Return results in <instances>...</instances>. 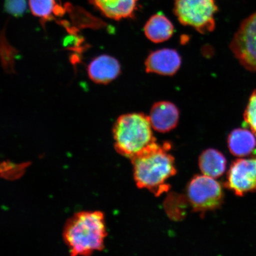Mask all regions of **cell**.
Listing matches in <instances>:
<instances>
[{"label": "cell", "mask_w": 256, "mask_h": 256, "mask_svg": "<svg viewBox=\"0 0 256 256\" xmlns=\"http://www.w3.org/2000/svg\"><path fill=\"white\" fill-rule=\"evenodd\" d=\"M171 147L169 142L162 146L153 142L131 158L138 187L149 190L156 196L169 190L166 182L177 172L174 158L169 153Z\"/></svg>", "instance_id": "6da1fadb"}, {"label": "cell", "mask_w": 256, "mask_h": 256, "mask_svg": "<svg viewBox=\"0 0 256 256\" xmlns=\"http://www.w3.org/2000/svg\"><path fill=\"white\" fill-rule=\"evenodd\" d=\"M104 217L100 211L75 214L67 222L63 238L72 256H88L104 248Z\"/></svg>", "instance_id": "7a4b0ae2"}, {"label": "cell", "mask_w": 256, "mask_h": 256, "mask_svg": "<svg viewBox=\"0 0 256 256\" xmlns=\"http://www.w3.org/2000/svg\"><path fill=\"white\" fill-rule=\"evenodd\" d=\"M148 116L142 113L121 115L113 129L114 148L126 158H132L156 142Z\"/></svg>", "instance_id": "3957f363"}, {"label": "cell", "mask_w": 256, "mask_h": 256, "mask_svg": "<svg viewBox=\"0 0 256 256\" xmlns=\"http://www.w3.org/2000/svg\"><path fill=\"white\" fill-rule=\"evenodd\" d=\"M217 12L215 0H174V12L179 22L202 34L215 30Z\"/></svg>", "instance_id": "277c9868"}, {"label": "cell", "mask_w": 256, "mask_h": 256, "mask_svg": "<svg viewBox=\"0 0 256 256\" xmlns=\"http://www.w3.org/2000/svg\"><path fill=\"white\" fill-rule=\"evenodd\" d=\"M187 200L194 212L204 213L218 209L222 204V186L212 178L196 176L186 190Z\"/></svg>", "instance_id": "5b68a950"}, {"label": "cell", "mask_w": 256, "mask_h": 256, "mask_svg": "<svg viewBox=\"0 0 256 256\" xmlns=\"http://www.w3.org/2000/svg\"><path fill=\"white\" fill-rule=\"evenodd\" d=\"M230 48L242 66L256 72V12L242 22Z\"/></svg>", "instance_id": "8992f818"}, {"label": "cell", "mask_w": 256, "mask_h": 256, "mask_svg": "<svg viewBox=\"0 0 256 256\" xmlns=\"http://www.w3.org/2000/svg\"><path fill=\"white\" fill-rule=\"evenodd\" d=\"M225 186L238 196L256 192V154L232 163L227 174Z\"/></svg>", "instance_id": "52a82bcc"}, {"label": "cell", "mask_w": 256, "mask_h": 256, "mask_svg": "<svg viewBox=\"0 0 256 256\" xmlns=\"http://www.w3.org/2000/svg\"><path fill=\"white\" fill-rule=\"evenodd\" d=\"M181 64V57L177 50L164 48L154 51L146 58V71L147 73L172 76L178 72Z\"/></svg>", "instance_id": "ba28073f"}, {"label": "cell", "mask_w": 256, "mask_h": 256, "mask_svg": "<svg viewBox=\"0 0 256 256\" xmlns=\"http://www.w3.org/2000/svg\"><path fill=\"white\" fill-rule=\"evenodd\" d=\"M178 108L172 102H156L150 110L149 118L154 130L166 133L177 126L179 120Z\"/></svg>", "instance_id": "9c48e42d"}, {"label": "cell", "mask_w": 256, "mask_h": 256, "mask_svg": "<svg viewBox=\"0 0 256 256\" xmlns=\"http://www.w3.org/2000/svg\"><path fill=\"white\" fill-rule=\"evenodd\" d=\"M88 71L89 78L92 82L106 84L120 76L121 69L120 64L116 58L103 55L96 58L90 63Z\"/></svg>", "instance_id": "30bf717a"}, {"label": "cell", "mask_w": 256, "mask_h": 256, "mask_svg": "<svg viewBox=\"0 0 256 256\" xmlns=\"http://www.w3.org/2000/svg\"><path fill=\"white\" fill-rule=\"evenodd\" d=\"M90 2L106 17L120 20L134 17L138 0H90Z\"/></svg>", "instance_id": "8fae6325"}, {"label": "cell", "mask_w": 256, "mask_h": 256, "mask_svg": "<svg viewBox=\"0 0 256 256\" xmlns=\"http://www.w3.org/2000/svg\"><path fill=\"white\" fill-rule=\"evenodd\" d=\"M228 146L230 152L238 158L251 155L256 148V136L247 129L238 128L230 134Z\"/></svg>", "instance_id": "7c38bea8"}, {"label": "cell", "mask_w": 256, "mask_h": 256, "mask_svg": "<svg viewBox=\"0 0 256 256\" xmlns=\"http://www.w3.org/2000/svg\"><path fill=\"white\" fill-rule=\"evenodd\" d=\"M144 30L150 40L159 44L170 39L174 34V26L166 16L158 14L148 19L144 26Z\"/></svg>", "instance_id": "4fadbf2b"}, {"label": "cell", "mask_w": 256, "mask_h": 256, "mask_svg": "<svg viewBox=\"0 0 256 256\" xmlns=\"http://www.w3.org/2000/svg\"><path fill=\"white\" fill-rule=\"evenodd\" d=\"M199 166L204 175L217 178L226 171V160L225 156L217 150L208 149L201 154Z\"/></svg>", "instance_id": "5bb4252c"}, {"label": "cell", "mask_w": 256, "mask_h": 256, "mask_svg": "<svg viewBox=\"0 0 256 256\" xmlns=\"http://www.w3.org/2000/svg\"><path fill=\"white\" fill-rule=\"evenodd\" d=\"M28 5L34 16L42 20H48L52 17V14H56L62 10H56L59 8L56 0H28Z\"/></svg>", "instance_id": "9a60e30c"}, {"label": "cell", "mask_w": 256, "mask_h": 256, "mask_svg": "<svg viewBox=\"0 0 256 256\" xmlns=\"http://www.w3.org/2000/svg\"><path fill=\"white\" fill-rule=\"evenodd\" d=\"M184 196H174L170 197L166 202V209L168 215L175 220H180L184 215L185 202Z\"/></svg>", "instance_id": "2e32d148"}, {"label": "cell", "mask_w": 256, "mask_h": 256, "mask_svg": "<svg viewBox=\"0 0 256 256\" xmlns=\"http://www.w3.org/2000/svg\"><path fill=\"white\" fill-rule=\"evenodd\" d=\"M244 120L247 126L256 136V90L248 99L244 113Z\"/></svg>", "instance_id": "e0dca14e"}, {"label": "cell", "mask_w": 256, "mask_h": 256, "mask_svg": "<svg viewBox=\"0 0 256 256\" xmlns=\"http://www.w3.org/2000/svg\"><path fill=\"white\" fill-rule=\"evenodd\" d=\"M6 8L12 14H22L26 8L24 0H8Z\"/></svg>", "instance_id": "ac0fdd59"}]
</instances>
